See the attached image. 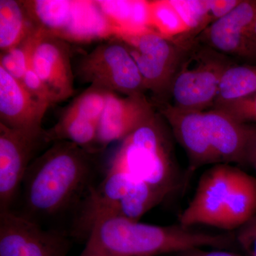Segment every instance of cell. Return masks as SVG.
I'll return each mask as SVG.
<instances>
[{
    "label": "cell",
    "mask_w": 256,
    "mask_h": 256,
    "mask_svg": "<svg viewBox=\"0 0 256 256\" xmlns=\"http://www.w3.org/2000/svg\"><path fill=\"white\" fill-rule=\"evenodd\" d=\"M98 156L70 141L52 142L28 166L15 204L18 208L12 210L43 227L66 218L68 232L84 198L100 182Z\"/></svg>",
    "instance_id": "obj_1"
},
{
    "label": "cell",
    "mask_w": 256,
    "mask_h": 256,
    "mask_svg": "<svg viewBox=\"0 0 256 256\" xmlns=\"http://www.w3.org/2000/svg\"><path fill=\"white\" fill-rule=\"evenodd\" d=\"M233 234H214L181 224L158 226L124 218L96 224L78 256H162L195 248H229Z\"/></svg>",
    "instance_id": "obj_2"
},
{
    "label": "cell",
    "mask_w": 256,
    "mask_h": 256,
    "mask_svg": "<svg viewBox=\"0 0 256 256\" xmlns=\"http://www.w3.org/2000/svg\"><path fill=\"white\" fill-rule=\"evenodd\" d=\"M256 215V178L238 166L220 163L200 176L193 198L178 217V224L233 232Z\"/></svg>",
    "instance_id": "obj_3"
},
{
    "label": "cell",
    "mask_w": 256,
    "mask_h": 256,
    "mask_svg": "<svg viewBox=\"0 0 256 256\" xmlns=\"http://www.w3.org/2000/svg\"><path fill=\"white\" fill-rule=\"evenodd\" d=\"M108 169L127 172L166 197L180 186V171L169 136L156 112L120 142Z\"/></svg>",
    "instance_id": "obj_4"
},
{
    "label": "cell",
    "mask_w": 256,
    "mask_h": 256,
    "mask_svg": "<svg viewBox=\"0 0 256 256\" xmlns=\"http://www.w3.org/2000/svg\"><path fill=\"white\" fill-rule=\"evenodd\" d=\"M156 194L146 184L120 170L108 169L89 192L69 226L72 238L86 242L94 226L108 218L139 220L156 206Z\"/></svg>",
    "instance_id": "obj_5"
},
{
    "label": "cell",
    "mask_w": 256,
    "mask_h": 256,
    "mask_svg": "<svg viewBox=\"0 0 256 256\" xmlns=\"http://www.w3.org/2000/svg\"><path fill=\"white\" fill-rule=\"evenodd\" d=\"M233 64L227 56L194 42L185 48L170 86L172 106L201 112L213 107L222 76Z\"/></svg>",
    "instance_id": "obj_6"
},
{
    "label": "cell",
    "mask_w": 256,
    "mask_h": 256,
    "mask_svg": "<svg viewBox=\"0 0 256 256\" xmlns=\"http://www.w3.org/2000/svg\"><path fill=\"white\" fill-rule=\"evenodd\" d=\"M75 78L124 96H144L142 75L129 48L116 36L82 56L74 66Z\"/></svg>",
    "instance_id": "obj_7"
},
{
    "label": "cell",
    "mask_w": 256,
    "mask_h": 256,
    "mask_svg": "<svg viewBox=\"0 0 256 256\" xmlns=\"http://www.w3.org/2000/svg\"><path fill=\"white\" fill-rule=\"evenodd\" d=\"M127 44L156 106L163 104L186 47L148 31L119 36Z\"/></svg>",
    "instance_id": "obj_8"
},
{
    "label": "cell",
    "mask_w": 256,
    "mask_h": 256,
    "mask_svg": "<svg viewBox=\"0 0 256 256\" xmlns=\"http://www.w3.org/2000/svg\"><path fill=\"white\" fill-rule=\"evenodd\" d=\"M109 92L90 85L76 96L64 109L56 124L46 130L47 142L70 141L88 152L100 154L98 131Z\"/></svg>",
    "instance_id": "obj_9"
},
{
    "label": "cell",
    "mask_w": 256,
    "mask_h": 256,
    "mask_svg": "<svg viewBox=\"0 0 256 256\" xmlns=\"http://www.w3.org/2000/svg\"><path fill=\"white\" fill-rule=\"evenodd\" d=\"M70 238L65 232L45 228L13 210L0 212V256H66Z\"/></svg>",
    "instance_id": "obj_10"
},
{
    "label": "cell",
    "mask_w": 256,
    "mask_h": 256,
    "mask_svg": "<svg viewBox=\"0 0 256 256\" xmlns=\"http://www.w3.org/2000/svg\"><path fill=\"white\" fill-rule=\"evenodd\" d=\"M256 0H240L233 10L217 18L196 41L227 56L256 60Z\"/></svg>",
    "instance_id": "obj_11"
},
{
    "label": "cell",
    "mask_w": 256,
    "mask_h": 256,
    "mask_svg": "<svg viewBox=\"0 0 256 256\" xmlns=\"http://www.w3.org/2000/svg\"><path fill=\"white\" fill-rule=\"evenodd\" d=\"M30 62L58 104L74 95L75 75L69 42L37 28L31 36Z\"/></svg>",
    "instance_id": "obj_12"
},
{
    "label": "cell",
    "mask_w": 256,
    "mask_h": 256,
    "mask_svg": "<svg viewBox=\"0 0 256 256\" xmlns=\"http://www.w3.org/2000/svg\"><path fill=\"white\" fill-rule=\"evenodd\" d=\"M48 144L0 124V212L13 210L28 166Z\"/></svg>",
    "instance_id": "obj_13"
},
{
    "label": "cell",
    "mask_w": 256,
    "mask_h": 256,
    "mask_svg": "<svg viewBox=\"0 0 256 256\" xmlns=\"http://www.w3.org/2000/svg\"><path fill=\"white\" fill-rule=\"evenodd\" d=\"M50 108L0 66V124L31 137L46 140L42 124Z\"/></svg>",
    "instance_id": "obj_14"
},
{
    "label": "cell",
    "mask_w": 256,
    "mask_h": 256,
    "mask_svg": "<svg viewBox=\"0 0 256 256\" xmlns=\"http://www.w3.org/2000/svg\"><path fill=\"white\" fill-rule=\"evenodd\" d=\"M154 114L146 96H121L109 92L98 131V146L102 152L120 142Z\"/></svg>",
    "instance_id": "obj_15"
},
{
    "label": "cell",
    "mask_w": 256,
    "mask_h": 256,
    "mask_svg": "<svg viewBox=\"0 0 256 256\" xmlns=\"http://www.w3.org/2000/svg\"><path fill=\"white\" fill-rule=\"evenodd\" d=\"M158 106L160 114L186 152L190 174L206 165L218 164L210 146L204 112L181 110L165 102Z\"/></svg>",
    "instance_id": "obj_16"
},
{
    "label": "cell",
    "mask_w": 256,
    "mask_h": 256,
    "mask_svg": "<svg viewBox=\"0 0 256 256\" xmlns=\"http://www.w3.org/2000/svg\"><path fill=\"white\" fill-rule=\"evenodd\" d=\"M204 117L218 164H246L248 150L256 126L242 124L217 109L204 111Z\"/></svg>",
    "instance_id": "obj_17"
},
{
    "label": "cell",
    "mask_w": 256,
    "mask_h": 256,
    "mask_svg": "<svg viewBox=\"0 0 256 256\" xmlns=\"http://www.w3.org/2000/svg\"><path fill=\"white\" fill-rule=\"evenodd\" d=\"M22 3L36 28L72 41L78 20L79 1L34 0Z\"/></svg>",
    "instance_id": "obj_18"
},
{
    "label": "cell",
    "mask_w": 256,
    "mask_h": 256,
    "mask_svg": "<svg viewBox=\"0 0 256 256\" xmlns=\"http://www.w3.org/2000/svg\"><path fill=\"white\" fill-rule=\"evenodd\" d=\"M22 1L0 0L1 53L18 46L36 30Z\"/></svg>",
    "instance_id": "obj_19"
},
{
    "label": "cell",
    "mask_w": 256,
    "mask_h": 256,
    "mask_svg": "<svg viewBox=\"0 0 256 256\" xmlns=\"http://www.w3.org/2000/svg\"><path fill=\"white\" fill-rule=\"evenodd\" d=\"M150 31L176 42L188 44V28L172 1H149Z\"/></svg>",
    "instance_id": "obj_20"
},
{
    "label": "cell",
    "mask_w": 256,
    "mask_h": 256,
    "mask_svg": "<svg viewBox=\"0 0 256 256\" xmlns=\"http://www.w3.org/2000/svg\"><path fill=\"white\" fill-rule=\"evenodd\" d=\"M256 92V65L233 64L224 74L213 108Z\"/></svg>",
    "instance_id": "obj_21"
},
{
    "label": "cell",
    "mask_w": 256,
    "mask_h": 256,
    "mask_svg": "<svg viewBox=\"0 0 256 256\" xmlns=\"http://www.w3.org/2000/svg\"><path fill=\"white\" fill-rule=\"evenodd\" d=\"M31 36L18 46L1 53L0 66L20 82L22 80L30 64Z\"/></svg>",
    "instance_id": "obj_22"
},
{
    "label": "cell",
    "mask_w": 256,
    "mask_h": 256,
    "mask_svg": "<svg viewBox=\"0 0 256 256\" xmlns=\"http://www.w3.org/2000/svg\"><path fill=\"white\" fill-rule=\"evenodd\" d=\"M242 124H256V92L239 100L226 102L213 108Z\"/></svg>",
    "instance_id": "obj_23"
},
{
    "label": "cell",
    "mask_w": 256,
    "mask_h": 256,
    "mask_svg": "<svg viewBox=\"0 0 256 256\" xmlns=\"http://www.w3.org/2000/svg\"><path fill=\"white\" fill-rule=\"evenodd\" d=\"M21 82L32 96L50 107L58 104L55 96L32 68L30 62L28 70Z\"/></svg>",
    "instance_id": "obj_24"
},
{
    "label": "cell",
    "mask_w": 256,
    "mask_h": 256,
    "mask_svg": "<svg viewBox=\"0 0 256 256\" xmlns=\"http://www.w3.org/2000/svg\"><path fill=\"white\" fill-rule=\"evenodd\" d=\"M236 242L248 256H256V215L236 230Z\"/></svg>",
    "instance_id": "obj_25"
},
{
    "label": "cell",
    "mask_w": 256,
    "mask_h": 256,
    "mask_svg": "<svg viewBox=\"0 0 256 256\" xmlns=\"http://www.w3.org/2000/svg\"><path fill=\"white\" fill-rule=\"evenodd\" d=\"M204 248H195L178 254V256H242L234 252H228L226 249L206 250Z\"/></svg>",
    "instance_id": "obj_26"
},
{
    "label": "cell",
    "mask_w": 256,
    "mask_h": 256,
    "mask_svg": "<svg viewBox=\"0 0 256 256\" xmlns=\"http://www.w3.org/2000/svg\"><path fill=\"white\" fill-rule=\"evenodd\" d=\"M255 158H256V128L255 132L252 134L250 144H249L247 154V163L248 162L249 160Z\"/></svg>",
    "instance_id": "obj_27"
},
{
    "label": "cell",
    "mask_w": 256,
    "mask_h": 256,
    "mask_svg": "<svg viewBox=\"0 0 256 256\" xmlns=\"http://www.w3.org/2000/svg\"><path fill=\"white\" fill-rule=\"evenodd\" d=\"M254 34H255V35L256 36V22L255 26H254Z\"/></svg>",
    "instance_id": "obj_28"
}]
</instances>
